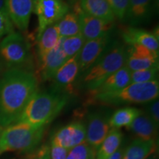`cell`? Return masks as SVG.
I'll return each mask as SVG.
<instances>
[{
  "label": "cell",
  "mask_w": 159,
  "mask_h": 159,
  "mask_svg": "<svg viewBox=\"0 0 159 159\" xmlns=\"http://www.w3.org/2000/svg\"><path fill=\"white\" fill-rule=\"evenodd\" d=\"M83 12L108 22H114L115 18L107 0H80Z\"/></svg>",
  "instance_id": "cell-20"
},
{
  "label": "cell",
  "mask_w": 159,
  "mask_h": 159,
  "mask_svg": "<svg viewBox=\"0 0 159 159\" xmlns=\"http://www.w3.org/2000/svg\"><path fill=\"white\" fill-rule=\"evenodd\" d=\"M115 18L125 21L129 7L130 0H107Z\"/></svg>",
  "instance_id": "cell-29"
},
{
  "label": "cell",
  "mask_w": 159,
  "mask_h": 159,
  "mask_svg": "<svg viewBox=\"0 0 159 159\" xmlns=\"http://www.w3.org/2000/svg\"><path fill=\"white\" fill-rule=\"evenodd\" d=\"M69 98V94L54 87L49 91H37L16 122H24L35 128H45L65 108Z\"/></svg>",
  "instance_id": "cell-2"
},
{
  "label": "cell",
  "mask_w": 159,
  "mask_h": 159,
  "mask_svg": "<svg viewBox=\"0 0 159 159\" xmlns=\"http://www.w3.org/2000/svg\"><path fill=\"white\" fill-rule=\"evenodd\" d=\"M158 80L148 83H132L120 90L107 94L91 96L94 102L108 105L147 103L158 98Z\"/></svg>",
  "instance_id": "cell-4"
},
{
  "label": "cell",
  "mask_w": 159,
  "mask_h": 159,
  "mask_svg": "<svg viewBox=\"0 0 159 159\" xmlns=\"http://www.w3.org/2000/svg\"><path fill=\"white\" fill-rule=\"evenodd\" d=\"M111 33L112 32H110L97 39L85 41L82 49L77 54L80 76L96 62L97 60L110 45L111 41L114 40Z\"/></svg>",
  "instance_id": "cell-9"
},
{
  "label": "cell",
  "mask_w": 159,
  "mask_h": 159,
  "mask_svg": "<svg viewBox=\"0 0 159 159\" xmlns=\"http://www.w3.org/2000/svg\"><path fill=\"white\" fill-rule=\"evenodd\" d=\"M156 142L155 140H144L137 138L125 149L122 159H147L155 152Z\"/></svg>",
  "instance_id": "cell-22"
},
{
  "label": "cell",
  "mask_w": 159,
  "mask_h": 159,
  "mask_svg": "<svg viewBox=\"0 0 159 159\" xmlns=\"http://www.w3.org/2000/svg\"><path fill=\"white\" fill-rule=\"evenodd\" d=\"M79 76L80 67L77 55L67 60L55 72L51 80L55 89L69 94Z\"/></svg>",
  "instance_id": "cell-13"
},
{
  "label": "cell",
  "mask_w": 159,
  "mask_h": 159,
  "mask_svg": "<svg viewBox=\"0 0 159 159\" xmlns=\"http://www.w3.org/2000/svg\"><path fill=\"white\" fill-rule=\"evenodd\" d=\"M61 39L56 23L47 27L41 34L37 35V55L39 60L56 47Z\"/></svg>",
  "instance_id": "cell-21"
},
{
  "label": "cell",
  "mask_w": 159,
  "mask_h": 159,
  "mask_svg": "<svg viewBox=\"0 0 159 159\" xmlns=\"http://www.w3.org/2000/svg\"><path fill=\"white\" fill-rule=\"evenodd\" d=\"M85 125L80 122H75L59 129L52 136L51 143L70 150L85 142Z\"/></svg>",
  "instance_id": "cell-12"
},
{
  "label": "cell",
  "mask_w": 159,
  "mask_h": 159,
  "mask_svg": "<svg viewBox=\"0 0 159 159\" xmlns=\"http://www.w3.org/2000/svg\"><path fill=\"white\" fill-rule=\"evenodd\" d=\"M127 128L134 133L137 138L156 141L158 126H157L148 114L142 113Z\"/></svg>",
  "instance_id": "cell-19"
},
{
  "label": "cell",
  "mask_w": 159,
  "mask_h": 159,
  "mask_svg": "<svg viewBox=\"0 0 159 159\" xmlns=\"http://www.w3.org/2000/svg\"><path fill=\"white\" fill-rule=\"evenodd\" d=\"M110 114L105 111H95L88 116L85 126V142L97 150L111 130Z\"/></svg>",
  "instance_id": "cell-8"
},
{
  "label": "cell",
  "mask_w": 159,
  "mask_h": 159,
  "mask_svg": "<svg viewBox=\"0 0 159 159\" xmlns=\"http://www.w3.org/2000/svg\"><path fill=\"white\" fill-rule=\"evenodd\" d=\"M154 2H156V5H158V0H154Z\"/></svg>",
  "instance_id": "cell-39"
},
{
  "label": "cell",
  "mask_w": 159,
  "mask_h": 159,
  "mask_svg": "<svg viewBox=\"0 0 159 159\" xmlns=\"http://www.w3.org/2000/svg\"><path fill=\"white\" fill-rule=\"evenodd\" d=\"M142 114V111L133 107H125L119 109L111 115L109 119L111 128L119 129L122 127L128 128L135 119Z\"/></svg>",
  "instance_id": "cell-24"
},
{
  "label": "cell",
  "mask_w": 159,
  "mask_h": 159,
  "mask_svg": "<svg viewBox=\"0 0 159 159\" xmlns=\"http://www.w3.org/2000/svg\"><path fill=\"white\" fill-rule=\"evenodd\" d=\"M68 60L61 47V39L56 47L39 59V73L42 80H52L60 67Z\"/></svg>",
  "instance_id": "cell-16"
},
{
  "label": "cell",
  "mask_w": 159,
  "mask_h": 159,
  "mask_svg": "<svg viewBox=\"0 0 159 159\" xmlns=\"http://www.w3.org/2000/svg\"><path fill=\"white\" fill-rule=\"evenodd\" d=\"M45 128H35L24 122H15L3 129L0 139V154L26 152L34 149L43 138Z\"/></svg>",
  "instance_id": "cell-5"
},
{
  "label": "cell",
  "mask_w": 159,
  "mask_h": 159,
  "mask_svg": "<svg viewBox=\"0 0 159 159\" xmlns=\"http://www.w3.org/2000/svg\"><path fill=\"white\" fill-rule=\"evenodd\" d=\"M158 5L154 0H130L125 21L135 27L148 22Z\"/></svg>",
  "instance_id": "cell-17"
},
{
  "label": "cell",
  "mask_w": 159,
  "mask_h": 159,
  "mask_svg": "<svg viewBox=\"0 0 159 159\" xmlns=\"http://www.w3.org/2000/svg\"><path fill=\"white\" fill-rule=\"evenodd\" d=\"M33 11L39 21L37 35L47 27L57 23L69 12V7L63 0H33Z\"/></svg>",
  "instance_id": "cell-7"
},
{
  "label": "cell",
  "mask_w": 159,
  "mask_h": 159,
  "mask_svg": "<svg viewBox=\"0 0 159 159\" xmlns=\"http://www.w3.org/2000/svg\"><path fill=\"white\" fill-rule=\"evenodd\" d=\"M126 57L125 44L113 40L96 62L80 75L81 84L89 91L97 89L105 79L124 66Z\"/></svg>",
  "instance_id": "cell-3"
},
{
  "label": "cell",
  "mask_w": 159,
  "mask_h": 159,
  "mask_svg": "<svg viewBox=\"0 0 159 159\" xmlns=\"http://www.w3.org/2000/svg\"><path fill=\"white\" fill-rule=\"evenodd\" d=\"M0 13L7 14V11H6L5 7V0H0Z\"/></svg>",
  "instance_id": "cell-35"
},
{
  "label": "cell",
  "mask_w": 159,
  "mask_h": 159,
  "mask_svg": "<svg viewBox=\"0 0 159 159\" xmlns=\"http://www.w3.org/2000/svg\"><path fill=\"white\" fill-rule=\"evenodd\" d=\"M130 69L125 65L105 79L97 89L89 91L90 96L111 93L125 88L130 83Z\"/></svg>",
  "instance_id": "cell-18"
},
{
  "label": "cell",
  "mask_w": 159,
  "mask_h": 159,
  "mask_svg": "<svg viewBox=\"0 0 159 159\" xmlns=\"http://www.w3.org/2000/svg\"><path fill=\"white\" fill-rule=\"evenodd\" d=\"M85 40L81 34L75 36L61 38V47L68 59L75 56L82 49Z\"/></svg>",
  "instance_id": "cell-26"
},
{
  "label": "cell",
  "mask_w": 159,
  "mask_h": 159,
  "mask_svg": "<svg viewBox=\"0 0 159 159\" xmlns=\"http://www.w3.org/2000/svg\"><path fill=\"white\" fill-rule=\"evenodd\" d=\"M3 128L0 125V139H1V136H2V131H3Z\"/></svg>",
  "instance_id": "cell-38"
},
{
  "label": "cell",
  "mask_w": 159,
  "mask_h": 159,
  "mask_svg": "<svg viewBox=\"0 0 159 159\" xmlns=\"http://www.w3.org/2000/svg\"><path fill=\"white\" fill-rule=\"evenodd\" d=\"M61 38H67L80 34L79 17L75 12H68L56 23Z\"/></svg>",
  "instance_id": "cell-25"
},
{
  "label": "cell",
  "mask_w": 159,
  "mask_h": 159,
  "mask_svg": "<svg viewBox=\"0 0 159 159\" xmlns=\"http://www.w3.org/2000/svg\"><path fill=\"white\" fill-rule=\"evenodd\" d=\"M75 13L78 16L80 24V34L85 41L97 39L112 32L114 22H108L98 18L87 14L81 9L80 5L75 7Z\"/></svg>",
  "instance_id": "cell-10"
},
{
  "label": "cell",
  "mask_w": 159,
  "mask_h": 159,
  "mask_svg": "<svg viewBox=\"0 0 159 159\" xmlns=\"http://www.w3.org/2000/svg\"><path fill=\"white\" fill-rule=\"evenodd\" d=\"M0 59L5 70L19 69L31 71L32 54L26 38L19 32H12L0 41Z\"/></svg>",
  "instance_id": "cell-6"
},
{
  "label": "cell",
  "mask_w": 159,
  "mask_h": 159,
  "mask_svg": "<svg viewBox=\"0 0 159 159\" xmlns=\"http://www.w3.org/2000/svg\"><path fill=\"white\" fill-rule=\"evenodd\" d=\"M147 159H158V158H157V157H156V155H153V156H150V157L149 156Z\"/></svg>",
  "instance_id": "cell-37"
},
{
  "label": "cell",
  "mask_w": 159,
  "mask_h": 159,
  "mask_svg": "<svg viewBox=\"0 0 159 159\" xmlns=\"http://www.w3.org/2000/svg\"><path fill=\"white\" fill-rule=\"evenodd\" d=\"M14 31L13 25L5 13H0V39Z\"/></svg>",
  "instance_id": "cell-30"
},
{
  "label": "cell",
  "mask_w": 159,
  "mask_h": 159,
  "mask_svg": "<svg viewBox=\"0 0 159 159\" xmlns=\"http://www.w3.org/2000/svg\"><path fill=\"white\" fill-rule=\"evenodd\" d=\"M122 134L119 129L111 128L109 133L97 150L96 158L107 159L120 148Z\"/></svg>",
  "instance_id": "cell-23"
},
{
  "label": "cell",
  "mask_w": 159,
  "mask_h": 159,
  "mask_svg": "<svg viewBox=\"0 0 159 159\" xmlns=\"http://www.w3.org/2000/svg\"><path fill=\"white\" fill-rule=\"evenodd\" d=\"M124 148H119L114 153H113L110 157H108L107 159H122L123 154H124Z\"/></svg>",
  "instance_id": "cell-34"
},
{
  "label": "cell",
  "mask_w": 159,
  "mask_h": 159,
  "mask_svg": "<svg viewBox=\"0 0 159 159\" xmlns=\"http://www.w3.org/2000/svg\"><path fill=\"white\" fill-rule=\"evenodd\" d=\"M121 35L126 45H141L158 54V37L153 33L130 26L124 27Z\"/></svg>",
  "instance_id": "cell-15"
},
{
  "label": "cell",
  "mask_w": 159,
  "mask_h": 159,
  "mask_svg": "<svg viewBox=\"0 0 159 159\" xmlns=\"http://www.w3.org/2000/svg\"><path fill=\"white\" fill-rule=\"evenodd\" d=\"M147 114L156 123L157 126L159 125V101L158 98L155 99L150 102H147Z\"/></svg>",
  "instance_id": "cell-31"
},
{
  "label": "cell",
  "mask_w": 159,
  "mask_h": 159,
  "mask_svg": "<svg viewBox=\"0 0 159 159\" xmlns=\"http://www.w3.org/2000/svg\"><path fill=\"white\" fill-rule=\"evenodd\" d=\"M7 14L20 31L28 29L33 9V0H5Z\"/></svg>",
  "instance_id": "cell-14"
},
{
  "label": "cell",
  "mask_w": 159,
  "mask_h": 159,
  "mask_svg": "<svg viewBox=\"0 0 159 159\" xmlns=\"http://www.w3.org/2000/svg\"><path fill=\"white\" fill-rule=\"evenodd\" d=\"M4 71H5V69H4L3 64H2V63L1 59H0V76H1V75H2V73L4 72Z\"/></svg>",
  "instance_id": "cell-36"
},
{
  "label": "cell",
  "mask_w": 159,
  "mask_h": 159,
  "mask_svg": "<svg viewBox=\"0 0 159 159\" xmlns=\"http://www.w3.org/2000/svg\"><path fill=\"white\" fill-rule=\"evenodd\" d=\"M69 150L59 145L51 143L49 148V153L51 159H66Z\"/></svg>",
  "instance_id": "cell-32"
},
{
  "label": "cell",
  "mask_w": 159,
  "mask_h": 159,
  "mask_svg": "<svg viewBox=\"0 0 159 159\" xmlns=\"http://www.w3.org/2000/svg\"><path fill=\"white\" fill-rule=\"evenodd\" d=\"M158 54L141 45H128L125 65L130 71L158 67Z\"/></svg>",
  "instance_id": "cell-11"
},
{
  "label": "cell",
  "mask_w": 159,
  "mask_h": 159,
  "mask_svg": "<svg viewBox=\"0 0 159 159\" xmlns=\"http://www.w3.org/2000/svg\"><path fill=\"white\" fill-rule=\"evenodd\" d=\"M96 152L86 142H84L69 150L66 159H95Z\"/></svg>",
  "instance_id": "cell-27"
},
{
  "label": "cell",
  "mask_w": 159,
  "mask_h": 159,
  "mask_svg": "<svg viewBox=\"0 0 159 159\" xmlns=\"http://www.w3.org/2000/svg\"><path fill=\"white\" fill-rule=\"evenodd\" d=\"M34 159H51L49 153V148L45 146L39 151V153Z\"/></svg>",
  "instance_id": "cell-33"
},
{
  "label": "cell",
  "mask_w": 159,
  "mask_h": 159,
  "mask_svg": "<svg viewBox=\"0 0 159 159\" xmlns=\"http://www.w3.org/2000/svg\"><path fill=\"white\" fill-rule=\"evenodd\" d=\"M38 78L32 71L13 69L0 76V125L16 122L27 103L38 91Z\"/></svg>",
  "instance_id": "cell-1"
},
{
  "label": "cell",
  "mask_w": 159,
  "mask_h": 159,
  "mask_svg": "<svg viewBox=\"0 0 159 159\" xmlns=\"http://www.w3.org/2000/svg\"><path fill=\"white\" fill-rule=\"evenodd\" d=\"M158 66L153 68L141 69L130 72V83H148L158 80Z\"/></svg>",
  "instance_id": "cell-28"
}]
</instances>
